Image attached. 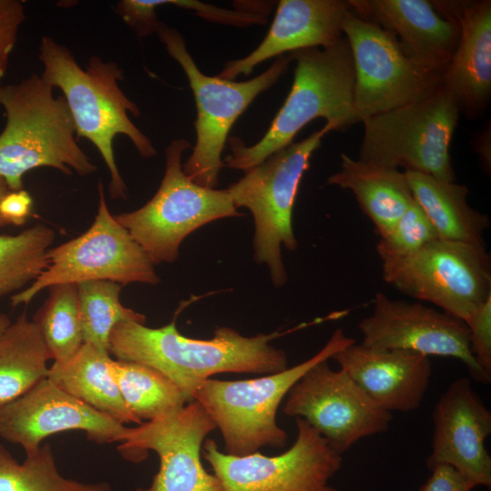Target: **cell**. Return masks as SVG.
<instances>
[{
	"label": "cell",
	"mask_w": 491,
	"mask_h": 491,
	"mask_svg": "<svg viewBox=\"0 0 491 491\" xmlns=\"http://www.w3.org/2000/svg\"><path fill=\"white\" fill-rule=\"evenodd\" d=\"M350 9L342 0H281L269 31L246 56L228 61L218 76L234 80L248 75L260 63L308 47H326L340 40L343 22Z\"/></svg>",
	"instance_id": "obj_22"
},
{
	"label": "cell",
	"mask_w": 491,
	"mask_h": 491,
	"mask_svg": "<svg viewBox=\"0 0 491 491\" xmlns=\"http://www.w3.org/2000/svg\"><path fill=\"white\" fill-rule=\"evenodd\" d=\"M39 60L42 78L59 88L71 112L76 137L89 140L100 153L110 173L112 199H126L127 189L116 165L114 140L124 135L142 157L156 155L151 140L129 118L139 116L138 106L121 90L118 81L123 71L112 61L94 55L83 69L72 52L48 35L41 38Z\"/></svg>",
	"instance_id": "obj_2"
},
{
	"label": "cell",
	"mask_w": 491,
	"mask_h": 491,
	"mask_svg": "<svg viewBox=\"0 0 491 491\" xmlns=\"http://www.w3.org/2000/svg\"><path fill=\"white\" fill-rule=\"evenodd\" d=\"M33 199L27 191H9L0 202V213L9 225H22L30 216Z\"/></svg>",
	"instance_id": "obj_37"
},
{
	"label": "cell",
	"mask_w": 491,
	"mask_h": 491,
	"mask_svg": "<svg viewBox=\"0 0 491 491\" xmlns=\"http://www.w3.org/2000/svg\"><path fill=\"white\" fill-rule=\"evenodd\" d=\"M53 229L35 225L16 235H0V300L30 286L45 269Z\"/></svg>",
	"instance_id": "obj_28"
},
{
	"label": "cell",
	"mask_w": 491,
	"mask_h": 491,
	"mask_svg": "<svg viewBox=\"0 0 491 491\" xmlns=\"http://www.w3.org/2000/svg\"><path fill=\"white\" fill-rule=\"evenodd\" d=\"M283 413L306 421L340 455L362 438L386 431L393 418L328 360L313 366L292 386Z\"/></svg>",
	"instance_id": "obj_14"
},
{
	"label": "cell",
	"mask_w": 491,
	"mask_h": 491,
	"mask_svg": "<svg viewBox=\"0 0 491 491\" xmlns=\"http://www.w3.org/2000/svg\"><path fill=\"white\" fill-rule=\"evenodd\" d=\"M155 33L168 55L183 68L196 105L195 145L183 170L198 185L215 188L224 167L222 152L234 123L258 95L277 82L292 59L289 55H280L261 75L234 82L202 73L176 29L159 22Z\"/></svg>",
	"instance_id": "obj_6"
},
{
	"label": "cell",
	"mask_w": 491,
	"mask_h": 491,
	"mask_svg": "<svg viewBox=\"0 0 491 491\" xmlns=\"http://www.w3.org/2000/svg\"><path fill=\"white\" fill-rule=\"evenodd\" d=\"M9 188L5 183V181L0 177V202L3 199V197L9 192ZM9 225L8 222L3 217V215L0 213V228Z\"/></svg>",
	"instance_id": "obj_39"
},
{
	"label": "cell",
	"mask_w": 491,
	"mask_h": 491,
	"mask_svg": "<svg viewBox=\"0 0 491 491\" xmlns=\"http://www.w3.org/2000/svg\"><path fill=\"white\" fill-rule=\"evenodd\" d=\"M381 262L385 282L464 322L491 296L486 246L436 239L411 255Z\"/></svg>",
	"instance_id": "obj_11"
},
{
	"label": "cell",
	"mask_w": 491,
	"mask_h": 491,
	"mask_svg": "<svg viewBox=\"0 0 491 491\" xmlns=\"http://www.w3.org/2000/svg\"><path fill=\"white\" fill-rule=\"evenodd\" d=\"M127 428L60 389L48 378L0 409V436L20 445L25 455L59 432L84 431L97 444L123 442Z\"/></svg>",
	"instance_id": "obj_17"
},
{
	"label": "cell",
	"mask_w": 491,
	"mask_h": 491,
	"mask_svg": "<svg viewBox=\"0 0 491 491\" xmlns=\"http://www.w3.org/2000/svg\"><path fill=\"white\" fill-rule=\"evenodd\" d=\"M25 19L20 0H0V81L5 77L19 29Z\"/></svg>",
	"instance_id": "obj_34"
},
{
	"label": "cell",
	"mask_w": 491,
	"mask_h": 491,
	"mask_svg": "<svg viewBox=\"0 0 491 491\" xmlns=\"http://www.w3.org/2000/svg\"><path fill=\"white\" fill-rule=\"evenodd\" d=\"M331 359L389 413L418 409L432 376L429 357L407 350L372 348L355 342Z\"/></svg>",
	"instance_id": "obj_20"
},
{
	"label": "cell",
	"mask_w": 491,
	"mask_h": 491,
	"mask_svg": "<svg viewBox=\"0 0 491 491\" xmlns=\"http://www.w3.org/2000/svg\"><path fill=\"white\" fill-rule=\"evenodd\" d=\"M489 137H490V134H489V132L487 134V131L481 134V135L479 136V138H478V140L476 142V150L478 152L479 157L481 158V161H482L483 165H485V168L487 169V166H488V169L490 170V140H489Z\"/></svg>",
	"instance_id": "obj_38"
},
{
	"label": "cell",
	"mask_w": 491,
	"mask_h": 491,
	"mask_svg": "<svg viewBox=\"0 0 491 491\" xmlns=\"http://www.w3.org/2000/svg\"><path fill=\"white\" fill-rule=\"evenodd\" d=\"M110 370L125 405L141 421L158 418L187 404L182 391L151 366L112 359Z\"/></svg>",
	"instance_id": "obj_27"
},
{
	"label": "cell",
	"mask_w": 491,
	"mask_h": 491,
	"mask_svg": "<svg viewBox=\"0 0 491 491\" xmlns=\"http://www.w3.org/2000/svg\"><path fill=\"white\" fill-rule=\"evenodd\" d=\"M191 144L172 140L165 148V167L154 196L140 208L115 215L154 265L173 263L183 240L213 221L243 215L226 189L198 185L183 170L182 156Z\"/></svg>",
	"instance_id": "obj_8"
},
{
	"label": "cell",
	"mask_w": 491,
	"mask_h": 491,
	"mask_svg": "<svg viewBox=\"0 0 491 491\" xmlns=\"http://www.w3.org/2000/svg\"><path fill=\"white\" fill-rule=\"evenodd\" d=\"M431 475L417 491H471L474 486L456 468L448 465H436Z\"/></svg>",
	"instance_id": "obj_36"
},
{
	"label": "cell",
	"mask_w": 491,
	"mask_h": 491,
	"mask_svg": "<svg viewBox=\"0 0 491 491\" xmlns=\"http://www.w3.org/2000/svg\"><path fill=\"white\" fill-rule=\"evenodd\" d=\"M432 451L428 470L444 464L456 468L475 487H491V457L485 441L491 434V412L473 388L471 379L454 380L433 411Z\"/></svg>",
	"instance_id": "obj_18"
},
{
	"label": "cell",
	"mask_w": 491,
	"mask_h": 491,
	"mask_svg": "<svg viewBox=\"0 0 491 491\" xmlns=\"http://www.w3.org/2000/svg\"><path fill=\"white\" fill-rule=\"evenodd\" d=\"M215 425L195 400L158 418L128 427L118 446L120 454L140 462L147 450L159 456L151 485L135 491H221L218 479L202 465V446Z\"/></svg>",
	"instance_id": "obj_15"
},
{
	"label": "cell",
	"mask_w": 491,
	"mask_h": 491,
	"mask_svg": "<svg viewBox=\"0 0 491 491\" xmlns=\"http://www.w3.org/2000/svg\"><path fill=\"white\" fill-rule=\"evenodd\" d=\"M296 61L291 90L265 135L253 145L238 136L227 139L231 154L223 165L244 172L293 143L309 122L324 118L330 131L357 123L354 114L355 72L345 36L326 47L290 52Z\"/></svg>",
	"instance_id": "obj_3"
},
{
	"label": "cell",
	"mask_w": 491,
	"mask_h": 491,
	"mask_svg": "<svg viewBox=\"0 0 491 491\" xmlns=\"http://www.w3.org/2000/svg\"><path fill=\"white\" fill-rule=\"evenodd\" d=\"M436 239L439 237L434 225L414 199L392 227L379 236L376 251L381 261L398 258L411 255Z\"/></svg>",
	"instance_id": "obj_32"
},
{
	"label": "cell",
	"mask_w": 491,
	"mask_h": 491,
	"mask_svg": "<svg viewBox=\"0 0 491 491\" xmlns=\"http://www.w3.org/2000/svg\"><path fill=\"white\" fill-rule=\"evenodd\" d=\"M472 354L481 368L491 375V296L465 321Z\"/></svg>",
	"instance_id": "obj_33"
},
{
	"label": "cell",
	"mask_w": 491,
	"mask_h": 491,
	"mask_svg": "<svg viewBox=\"0 0 491 491\" xmlns=\"http://www.w3.org/2000/svg\"><path fill=\"white\" fill-rule=\"evenodd\" d=\"M97 189L98 208L91 226L81 235L48 250L45 269L30 286L11 296L12 306L27 305L43 290L59 284L93 280L121 286L160 282L147 255L111 215L102 182Z\"/></svg>",
	"instance_id": "obj_10"
},
{
	"label": "cell",
	"mask_w": 491,
	"mask_h": 491,
	"mask_svg": "<svg viewBox=\"0 0 491 491\" xmlns=\"http://www.w3.org/2000/svg\"><path fill=\"white\" fill-rule=\"evenodd\" d=\"M436 10L459 33L454 55L442 75V85L460 113L475 118L491 96V1H433Z\"/></svg>",
	"instance_id": "obj_19"
},
{
	"label": "cell",
	"mask_w": 491,
	"mask_h": 491,
	"mask_svg": "<svg viewBox=\"0 0 491 491\" xmlns=\"http://www.w3.org/2000/svg\"><path fill=\"white\" fill-rule=\"evenodd\" d=\"M18 463L0 444V491H114L106 482L83 483L58 471L50 445Z\"/></svg>",
	"instance_id": "obj_30"
},
{
	"label": "cell",
	"mask_w": 491,
	"mask_h": 491,
	"mask_svg": "<svg viewBox=\"0 0 491 491\" xmlns=\"http://www.w3.org/2000/svg\"><path fill=\"white\" fill-rule=\"evenodd\" d=\"M107 351L84 343L65 363H53L47 378L60 389L122 424L143 423L125 405L110 370Z\"/></svg>",
	"instance_id": "obj_25"
},
{
	"label": "cell",
	"mask_w": 491,
	"mask_h": 491,
	"mask_svg": "<svg viewBox=\"0 0 491 491\" xmlns=\"http://www.w3.org/2000/svg\"><path fill=\"white\" fill-rule=\"evenodd\" d=\"M344 330L334 331L312 357L283 371L246 380L208 378L193 395L219 429L225 453L242 456L264 446L282 448L287 434L276 422L277 409L292 386L313 366L355 343Z\"/></svg>",
	"instance_id": "obj_5"
},
{
	"label": "cell",
	"mask_w": 491,
	"mask_h": 491,
	"mask_svg": "<svg viewBox=\"0 0 491 491\" xmlns=\"http://www.w3.org/2000/svg\"><path fill=\"white\" fill-rule=\"evenodd\" d=\"M49 296L33 320L38 326L55 363H65L80 349L83 341L76 284L48 288Z\"/></svg>",
	"instance_id": "obj_29"
},
{
	"label": "cell",
	"mask_w": 491,
	"mask_h": 491,
	"mask_svg": "<svg viewBox=\"0 0 491 491\" xmlns=\"http://www.w3.org/2000/svg\"><path fill=\"white\" fill-rule=\"evenodd\" d=\"M12 321L7 315L0 313V336L10 326Z\"/></svg>",
	"instance_id": "obj_40"
},
{
	"label": "cell",
	"mask_w": 491,
	"mask_h": 491,
	"mask_svg": "<svg viewBox=\"0 0 491 491\" xmlns=\"http://www.w3.org/2000/svg\"><path fill=\"white\" fill-rule=\"evenodd\" d=\"M404 172L414 199L431 221L439 239L486 246L484 233L490 220L469 205L466 185Z\"/></svg>",
	"instance_id": "obj_24"
},
{
	"label": "cell",
	"mask_w": 491,
	"mask_h": 491,
	"mask_svg": "<svg viewBox=\"0 0 491 491\" xmlns=\"http://www.w3.org/2000/svg\"><path fill=\"white\" fill-rule=\"evenodd\" d=\"M330 130L327 126L304 140L274 153L227 188L236 208H247L254 218V257L267 266L276 287L287 281L282 246L297 247L293 230V209L301 180L313 153Z\"/></svg>",
	"instance_id": "obj_7"
},
{
	"label": "cell",
	"mask_w": 491,
	"mask_h": 491,
	"mask_svg": "<svg viewBox=\"0 0 491 491\" xmlns=\"http://www.w3.org/2000/svg\"><path fill=\"white\" fill-rule=\"evenodd\" d=\"M326 185L350 190L379 236L386 234L413 203L405 172L341 155L340 168Z\"/></svg>",
	"instance_id": "obj_23"
},
{
	"label": "cell",
	"mask_w": 491,
	"mask_h": 491,
	"mask_svg": "<svg viewBox=\"0 0 491 491\" xmlns=\"http://www.w3.org/2000/svg\"><path fill=\"white\" fill-rule=\"evenodd\" d=\"M49 359L37 325L22 312L0 336V409L47 378Z\"/></svg>",
	"instance_id": "obj_26"
},
{
	"label": "cell",
	"mask_w": 491,
	"mask_h": 491,
	"mask_svg": "<svg viewBox=\"0 0 491 491\" xmlns=\"http://www.w3.org/2000/svg\"><path fill=\"white\" fill-rule=\"evenodd\" d=\"M459 115L455 98L441 85L420 102L363 120L358 159L454 182L449 149Z\"/></svg>",
	"instance_id": "obj_9"
},
{
	"label": "cell",
	"mask_w": 491,
	"mask_h": 491,
	"mask_svg": "<svg viewBox=\"0 0 491 491\" xmlns=\"http://www.w3.org/2000/svg\"><path fill=\"white\" fill-rule=\"evenodd\" d=\"M285 333L244 336L228 326L217 327L211 339L183 336L175 320L158 328L128 321L116 325L109 353L118 360L155 368L169 378L187 403L199 386L221 373L274 374L287 368L284 350L270 342Z\"/></svg>",
	"instance_id": "obj_1"
},
{
	"label": "cell",
	"mask_w": 491,
	"mask_h": 491,
	"mask_svg": "<svg viewBox=\"0 0 491 491\" xmlns=\"http://www.w3.org/2000/svg\"><path fill=\"white\" fill-rule=\"evenodd\" d=\"M76 285L84 343L109 352L110 335L116 325L128 321L145 323L143 314L121 303L123 286L120 284L93 280Z\"/></svg>",
	"instance_id": "obj_31"
},
{
	"label": "cell",
	"mask_w": 491,
	"mask_h": 491,
	"mask_svg": "<svg viewBox=\"0 0 491 491\" xmlns=\"http://www.w3.org/2000/svg\"><path fill=\"white\" fill-rule=\"evenodd\" d=\"M358 328L361 344L378 349H398L426 356L453 357L461 361L476 382L489 384L491 375L475 359L466 324L444 311L418 302L389 298L376 293L374 309Z\"/></svg>",
	"instance_id": "obj_16"
},
{
	"label": "cell",
	"mask_w": 491,
	"mask_h": 491,
	"mask_svg": "<svg viewBox=\"0 0 491 491\" xmlns=\"http://www.w3.org/2000/svg\"><path fill=\"white\" fill-rule=\"evenodd\" d=\"M162 0H123L118 2L116 12L132 27L137 35L146 36L156 32L159 25L156 7Z\"/></svg>",
	"instance_id": "obj_35"
},
{
	"label": "cell",
	"mask_w": 491,
	"mask_h": 491,
	"mask_svg": "<svg viewBox=\"0 0 491 491\" xmlns=\"http://www.w3.org/2000/svg\"><path fill=\"white\" fill-rule=\"evenodd\" d=\"M342 30L353 58L354 114L357 123L420 102L441 86L442 75L417 65L393 34L361 18L351 8Z\"/></svg>",
	"instance_id": "obj_12"
},
{
	"label": "cell",
	"mask_w": 491,
	"mask_h": 491,
	"mask_svg": "<svg viewBox=\"0 0 491 491\" xmlns=\"http://www.w3.org/2000/svg\"><path fill=\"white\" fill-rule=\"evenodd\" d=\"M35 73L19 83H0L6 124L0 134V177L10 191L23 189V176L37 167L63 174H93L96 166L78 145L64 96Z\"/></svg>",
	"instance_id": "obj_4"
},
{
	"label": "cell",
	"mask_w": 491,
	"mask_h": 491,
	"mask_svg": "<svg viewBox=\"0 0 491 491\" xmlns=\"http://www.w3.org/2000/svg\"><path fill=\"white\" fill-rule=\"evenodd\" d=\"M351 10L393 34L417 65L443 75L454 55L459 33L426 0H348Z\"/></svg>",
	"instance_id": "obj_21"
},
{
	"label": "cell",
	"mask_w": 491,
	"mask_h": 491,
	"mask_svg": "<svg viewBox=\"0 0 491 491\" xmlns=\"http://www.w3.org/2000/svg\"><path fill=\"white\" fill-rule=\"evenodd\" d=\"M297 435L284 453L268 456L256 452L236 456L205 439L203 456L218 479L221 491H337L329 480L340 470L336 452L306 421L296 417Z\"/></svg>",
	"instance_id": "obj_13"
}]
</instances>
